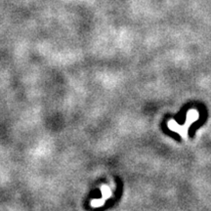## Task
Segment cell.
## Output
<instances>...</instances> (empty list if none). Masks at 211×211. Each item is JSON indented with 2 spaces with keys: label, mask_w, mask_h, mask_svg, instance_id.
<instances>
[{
  "label": "cell",
  "mask_w": 211,
  "mask_h": 211,
  "mask_svg": "<svg viewBox=\"0 0 211 211\" xmlns=\"http://www.w3.org/2000/svg\"><path fill=\"white\" fill-rule=\"evenodd\" d=\"M104 201H105V199H95V200H92L91 204H92V206H94V207H99V206H101V205L104 204Z\"/></svg>",
  "instance_id": "obj_3"
},
{
  "label": "cell",
  "mask_w": 211,
  "mask_h": 211,
  "mask_svg": "<svg viewBox=\"0 0 211 211\" xmlns=\"http://www.w3.org/2000/svg\"><path fill=\"white\" fill-rule=\"evenodd\" d=\"M101 192L103 194V199H108V197H110V195H112V193H110V190L109 187L107 186H103L101 188Z\"/></svg>",
  "instance_id": "obj_2"
},
{
  "label": "cell",
  "mask_w": 211,
  "mask_h": 211,
  "mask_svg": "<svg viewBox=\"0 0 211 211\" xmlns=\"http://www.w3.org/2000/svg\"><path fill=\"white\" fill-rule=\"evenodd\" d=\"M197 119H199V112H197L195 110H192L187 114V120L184 125L180 126L175 120H170V121L168 122V127H169V129L177 132L178 134L182 136V138L185 139V138H187L188 130H189L190 126H191L193 122L197 121Z\"/></svg>",
  "instance_id": "obj_1"
}]
</instances>
